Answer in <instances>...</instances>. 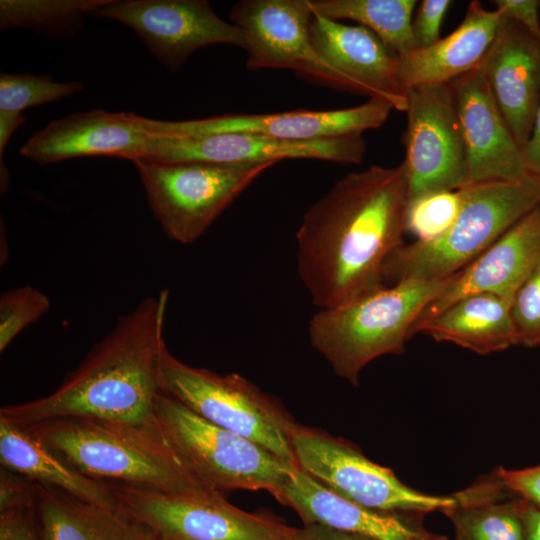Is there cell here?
Masks as SVG:
<instances>
[{"instance_id": "5", "label": "cell", "mask_w": 540, "mask_h": 540, "mask_svg": "<svg viewBox=\"0 0 540 540\" xmlns=\"http://www.w3.org/2000/svg\"><path fill=\"white\" fill-rule=\"evenodd\" d=\"M455 221L440 236L402 244L386 260L387 285L410 279L450 277L474 261L502 234L540 206V178L487 181L459 190Z\"/></svg>"}, {"instance_id": "27", "label": "cell", "mask_w": 540, "mask_h": 540, "mask_svg": "<svg viewBox=\"0 0 540 540\" xmlns=\"http://www.w3.org/2000/svg\"><path fill=\"white\" fill-rule=\"evenodd\" d=\"M314 16L356 21L372 31L397 56L414 50L416 0H309Z\"/></svg>"}, {"instance_id": "21", "label": "cell", "mask_w": 540, "mask_h": 540, "mask_svg": "<svg viewBox=\"0 0 540 540\" xmlns=\"http://www.w3.org/2000/svg\"><path fill=\"white\" fill-rule=\"evenodd\" d=\"M478 69L515 140L524 150L540 99V41L517 22L503 16Z\"/></svg>"}, {"instance_id": "6", "label": "cell", "mask_w": 540, "mask_h": 540, "mask_svg": "<svg viewBox=\"0 0 540 540\" xmlns=\"http://www.w3.org/2000/svg\"><path fill=\"white\" fill-rule=\"evenodd\" d=\"M160 382L162 392L203 419L298 466L291 445L297 422L278 399L243 376L188 365L166 347L161 357Z\"/></svg>"}, {"instance_id": "38", "label": "cell", "mask_w": 540, "mask_h": 540, "mask_svg": "<svg viewBox=\"0 0 540 540\" xmlns=\"http://www.w3.org/2000/svg\"><path fill=\"white\" fill-rule=\"evenodd\" d=\"M523 154L530 174L540 178V99L532 133Z\"/></svg>"}, {"instance_id": "34", "label": "cell", "mask_w": 540, "mask_h": 540, "mask_svg": "<svg viewBox=\"0 0 540 540\" xmlns=\"http://www.w3.org/2000/svg\"><path fill=\"white\" fill-rule=\"evenodd\" d=\"M0 540H42L33 505L0 511Z\"/></svg>"}, {"instance_id": "30", "label": "cell", "mask_w": 540, "mask_h": 540, "mask_svg": "<svg viewBox=\"0 0 540 540\" xmlns=\"http://www.w3.org/2000/svg\"><path fill=\"white\" fill-rule=\"evenodd\" d=\"M461 206L457 191H443L425 195L407 203L405 232L428 241L442 235L455 221Z\"/></svg>"}, {"instance_id": "18", "label": "cell", "mask_w": 540, "mask_h": 540, "mask_svg": "<svg viewBox=\"0 0 540 540\" xmlns=\"http://www.w3.org/2000/svg\"><path fill=\"white\" fill-rule=\"evenodd\" d=\"M467 154L470 184L534 176L477 68L451 83ZM469 184V185H470Z\"/></svg>"}, {"instance_id": "35", "label": "cell", "mask_w": 540, "mask_h": 540, "mask_svg": "<svg viewBox=\"0 0 540 540\" xmlns=\"http://www.w3.org/2000/svg\"><path fill=\"white\" fill-rule=\"evenodd\" d=\"M496 471L511 493L540 509V464L522 469L499 467Z\"/></svg>"}, {"instance_id": "9", "label": "cell", "mask_w": 540, "mask_h": 540, "mask_svg": "<svg viewBox=\"0 0 540 540\" xmlns=\"http://www.w3.org/2000/svg\"><path fill=\"white\" fill-rule=\"evenodd\" d=\"M132 162L163 232L184 245L197 241L249 185L276 164Z\"/></svg>"}, {"instance_id": "28", "label": "cell", "mask_w": 540, "mask_h": 540, "mask_svg": "<svg viewBox=\"0 0 540 540\" xmlns=\"http://www.w3.org/2000/svg\"><path fill=\"white\" fill-rule=\"evenodd\" d=\"M111 0H1V29L26 28L45 34H74L86 16Z\"/></svg>"}, {"instance_id": "39", "label": "cell", "mask_w": 540, "mask_h": 540, "mask_svg": "<svg viewBox=\"0 0 540 540\" xmlns=\"http://www.w3.org/2000/svg\"><path fill=\"white\" fill-rule=\"evenodd\" d=\"M519 510L526 540H540V509L520 498Z\"/></svg>"}, {"instance_id": "23", "label": "cell", "mask_w": 540, "mask_h": 540, "mask_svg": "<svg viewBox=\"0 0 540 540\" xmlns=\"http://www.w3.org/2000/svg\"><path fill=\"white\" fill-rule=\"evenodd\" d=\"M2 468L26 479L59 488L98 506L117 510L111 484L89 478L24 426L0 417Z\"/></svg>"}, {"instance_id": "22", "label": "cell", "mask_w": 540, "mask_h": 540, "mask_svg": "<svg viewBox=\"0 0 540 540\" xmlns=\"http://www.w3.org/2000/svg\"><path fill=\"white\" fill-rule=\"evenodd\" d=\"M502 15L472 1L460 25L434 45L397 56L403 89L448 84L476 70L488 51Z\"/></svg>"}, {"instance_id": "33", "label": "cell", "mask_w": 540, "mask_h": 540, "mask_svg": "<svg viewBox=\"0 0 540 540\" xmlns=\"http://www.w3.org/2000/svg\"><path fill=\"white\" fill-rule=\"evenodd\" d=\"M450 0H423L412 19L414 50L424 49L437 43L440 28Z\"/></svg>"}, {"instance_id": "24", "label": "cell", "mask_w": 540, "mask_h": 540, "mask_svg": "<svg viewBox=\"0 0 540 540\" xmlns=\"http://www.w3.org/2000/svg\"><path fill=\"white\" fill-rule=\"evenodd\" d=\"M32 493L42 540H152L118 509L98 506L38 482L32 483Z\"/></svg>"}, {"instance_id": "3", "label": "cell", "mask_w": 540, "mask_h": 540, "mask_svg": "<svg viewBox=\"0 0 540 540\" xmlns=\"http://www.w3.org/2000/svg\"><path fill=\"white\" fill-rule=\"evenodd\" d=\"M22 426L79 472L100 482L170 493L212 489L175 451L157 421L61 417Z\"/></svg>"}, {"instance_id": "36", "label": "cell", "mask_w": 540, "mask_h": 540, "mask_svg": "<svg viewBox=\"0 0 540 540\" xmlns=\"http://www.w3.org/2000/svg\"><path fill=\"white\" fill-rule=\"evenodd\" d=\"M496 10L525 28L540 41V1L538 0H495Z\"/></svg>"}, {"instance_id": "7", "label": "cell", "mask_w": 540, "mask_h": 540, "mask_svg": "<svg viewBox=\"0 0 540 540\" xmlns=\"http://www.w3.org/2000/svg\"><path fill=\"white\" fill-rule=\"evenodd\" d=\"M155 418L165 438L210 488L265 490L272 496L298 466L255 442L219 427L161 392Z\"/></svg>"}, {"instance_id": "4", "label": "cell", "mask_w": 540, "mask_h": 540, "mask_svg": "<svg viewBox=\"0 0 540 540\" xmlns=\"http://www.w3.org/2000/svg\"><path fill=\"white\" fill-rule=\"evenodd\" d=\"M454 275L384 285L344 305L319 309L308 324L310 343L336 375L358 386L370 362L404 352L421 311Z\"/></svg>"}, {"instance_id": "37", "label": "cell", "mask_w": 540, "mask_h": 540, "mask_svg": "<svg viewBox=\"0 0 540 540\" xmlns=\"http://www.w3.org/2000/svg\"><path fill=\"white\" fill-rule=\"evenodd\" d=\"M297 540H375L357 533L346 532L320 524H308L298 528Z\"/></svg>"}, {"instance_id": "29", "label": "cell", "mask_w": 540, "mask_h": 540, "mask_svg": "<svg viewBox=\"0 0 540 540\" xmlns=\"http://www.w3.org/2000/svg\"><path fill=\"white\" fill-rule=\"evenodd\" d=\"M84 89L79 81L56 82L50 75L0 74V112L22 114L32 106L59 101Z\"/></svg>"}, {"instance_id": "26", "label": "cell", "mask_w": 540, "mask_h": 540, "mask_svg": "<svg viewBox=\"0 0 540 540\" xmlns=\"http://www.w3.org/2000/svg\"><path fill=\"white\" fill-rule=\"evenodd\" d=\"M509 492L494 471L453 494L454 504L441 513L453 524L455 540H526L520 498L507 500Z\"/></svg>"}, {"instance_id": "15", "label": "cell", "mask_w": 540, "mask_h": 540, "mask_svg": "<svg viewBox=\"0 0 540 540\" xmlns=\"http://www.w3.org/2000/svg\"><path fill=\"white\" fill-rule=\"evenodd\" d=\"M229 17L243 34L247 69H290L336 88L333 70L310 40L309 0H243Z\"/></svg>"}, {"instance_id": "8", "label": "cell", "mask_w": 540, "mask_h": 540, "mask_svg": "<svg viewBox=\"0 0 540 540\" xmlns=\"http://www.w3.org/2000/svg\"><path fill=\"white\" fill-rule=\"evenodd\" d=\"M118 510L152 540H297L298 528L251 513L216 490L170 493L111 484Z\"/></svg>"}, {"instance_id": "16", "label": "cell", "mask_w": 540, "mask_h": 540, "mask_svg": "<svg viewBox=\"0 0 540 540\" xmlns=\"http://www.w3.org/2000/svg\"><path fill=\"white\" fill-rule=\"evenodd\" d=\"M309 32L314 49L334 72L336 88L383 100L406 112L397 55L372 31L314 16Z\"/></svg>"}, {"instance_id": "12", "label": "cell", "mask_w": 540, "mask_h": 540, "mask_svg": "<svg viewBox=\"0 0 540 540\" xmlns=\"http://www.w3.org/2000/svg\"><path fill=\"white\" fill-rule=\"evenodd\" d=\"M91 16L133 29L171 72L180 70L194 52L210 45L245 48L241 30L218 17L206 0H111Z\"/></svg>"}, {"instance_id": "11", "label": "cell", "mask_w": 540, "mask_h": 540, "mask_svg": "<svg viewBox=\"0 0 540 540\" xmlns=\"http://www.w3.org/2000/svg\"><path fill=\"white\" fill-rule=\"evenodd\" d=\"M406 96L402 163L407 178V203L468 186L467 154L451 84L414 87L407 90Z\"/></svg>"}, {"instance_id": "32", "label": "cell", "mask_w": 540, "mask_h": 540, "mask_svg": "<svg viewBox=\"0 0 540 540\" xmlns=\"http://www.w3.org/2000/svg\"><path fill=\"white\" fill-rule=\"evenodd\" d=\"M517 345H540V266L523 282L510 304Z\"/></svg>"}, {"instance_id": "1", "label": "cell", "mask_w": 540, "mask_h": 540, "mask_svg": "<svg viewBox=\"0 0 540 540\" xmlns=\"http://www.w3.org/2000/svg\"><path fill=\"white\" fill-rule=\"evenodd\" d=\"M407 190L403 163L371 165L338 180L306 211L296 232L297 271L318 310L386 285L384 264L403 244Z\"/></svg>"}, {"instance_id": "2", "label": "cell", "mask_w": 540, "mask_h": 540, "mask_svg": "<svg viewBox=\"0 0 540 540\" xmlns=\"http://www.w3.org/2000/svg\"><path fill=\"white\" fill-rule=\"evenodd\" d=\"M168 300L167 289L141 300L117 319L54 391L2 406L0 417L18 425L61 417L155 424Z\"/></svg>"}, {"instance_id": "40", "label": "cell", "mask_w": 540, "mask_h": 540, "mask_svg": "<svg viewBox=\"0 0 540 540\" xmlns=\"http://www.w3.org/2000/svg\"><path fill=\"white\" fill-rule=\"evenodd\" d=\"M26 120L22 114L0 112V163L3 165V152L8 141L19 126Z\"/></svg>"}, {"instance_id": "20", "label": "cell", "mask_w": 540, "mask_h": 540, "mask_svg": "<svg viewBox=\"0 0 540 540\" xmlns=\"http://www.w3.org/2000/svg\"><path fill=\"white\" fill-rule=\"evenodd\" d=\"M152 138L141 116L94 109L50 122L26 141L20 153L39 165L96 156L133 161Z\"/></svg>"}, {"instance_id": "19", "label": "cell", "mask_w": 540, "mask_h": 540, "mask_svg": "<svg viewBox=\"0 0 540 540\" xmlns=\"http://www.w3.org/2000/svg\"><path fill=\"white\" fill-rule=\"evenodd\" d=\"M273 497L292 508L304 525L320 524L375 540H449L424 528L412 513L383 512L360 505L335 492L297 467Z\"/></svg>"}, {"instance_id": "14", "label": "cell", "mask_w": 540, "mask_h": 540, "mask_svg": "<svg viewBox=\"0 0 540 540\" xmlns=\"http://www.w3.org/2000/svg\"><path fill=\"white\" fill-rule=\"evenodd\" d=\"M365 152L366 143L362 134L293 141L246 133H221L197 138L154 136L137 159L222 166L277 163L284 159H316L347 165L361 163Z\"/></svg>"}, {"instance_id": "25", "label": "cell", "mask_w": 540, "mask_h": 540, "mask_svg": "<svg viewBox=\"0 0 540 540\" xmlns=\"http://www.w3.org/2000/svg\"><path fill=\"white\" fill-rule=\"evenodd\" d=\"M486 355L517 345L510 304L483 292L465 296L420 325L416 331Z\"/></svg>"}, {"instance_id": "10", "label": "cell", "mask_w": 540, "mask_h": 540, "mask_svg": "<svg viewBox=\"0 0 540 540\" xmlns=\"http://www.w3.org/2000/svg\"><path fill=\"white\" fill-rule=\"evenodd\" d=\"M291 445L299 468L365 507L424 515L441 512L455 502L453 495H429L412 489L391 469L372 462L358 447L325 431L296 423Z\"/></svg>"}, {"instance_id": "13", "label": "cell", "mask_w": 540, "mask_h": 540, "mask_svg": "<svg viewBox=\"0 0 540 540\" xmlns=\"http://www.w3.org/2000/svg\"><path fill=\"white\" fill-rule=\"evenodd\" d=\"M393 107L380 99L335 110H294L268 114H227L185 121L141 117L153 136L197 138L221 133H246L274 139L307 141L362 134L382 126Z\"/></svg>"}, {"instance_id": "31", "label": "cell", "mask_w": 540, "mask_h": 540, "mask_svg": "<svg viewBox=\"0 0 540 540\" xmlns=\"http://www.w3.org/2000/svg\"><path fill=\"white\" fill-rule=\"evenodd\" d=\"M51 307L46 294L31 285L3 292L0 296V352L28 326L36 323Z\"/></svg>"}, {"instance_id": "17", "label": "cell", "mask_w": 540, "mask_h": 540, "mask_svg": "<svg viewBox=\"0 0 540 540\" xmlns=\"http://www.w3.org/2000/svg\"><path fill=\"white\" fill-rule=\"evenodd\" d=\"M540 266V206L525 215L452 280L421 311L416 329L457 300L493 293L509 304L523 282Z\"/></svg>"}]
</instances>
